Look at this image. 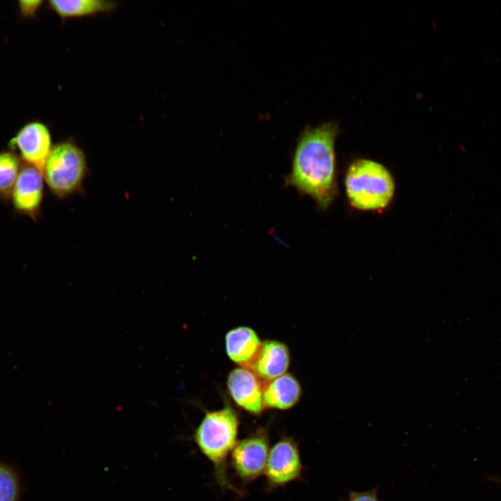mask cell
<instances>
[{"mask_svg":"<svg viewBox=\"0 0 501 501\" xmlns=\"http://www.w3.org/2000/svg\"><path fill=\"white\" fill-rule=\"evenodd\" d=\"M10 145L17 150L24 164L36 168L42 174L53 148L51 134L46 125L38 122L26 125L10 140Z\"/></svg>","mask_w":501,"mask_h":501,"instance_id":"7","label":"cell"},{"mask_svg":"<svg viewBox=\"0 0 501 501\" xmlns=\"http://www.w3.org/2000/svg\"><path fill=\"white\" fill-rule=\"evenodd\" d=\"M301 396L299 381L290 374H284L263 387L264 407L285 410L297 404Z\"/></svg>","mask_w":501,"mask_h":501,"instance_id":"12","label":"cell"},{"mask_svg":"<svg viewBox=\"0 0 501 501\" xmlns=\"http://www.w3.org/2000/svg\"><path fill=\"white\" fill-rule=\"evenodd\" d=\"M269 450V434L263 428L237 442L230 462L237 475L247 483L264 473Z\"/></svg>","mask_w":501,"mask_h":501,"instance_id":"5","label":"cell"},{"mask_svg":"<svg viewBox=\"0 0 501 501\" xmlns=\"http://www.w3.org/2000/svg\"><path fill=\"white\" fill-rule=\"evenodd\" d=\"M43 175L36 168L22 165L13 188L10 200L15 210L36 221L43 197Z\"/></svg>","mask_w":501,"mask_h":501,"instance_id":"8","label":"cell"},{"mask_svg":"<svg viewBox=\"0 0 501 501\" xmlns=\"http://www.w3.org/2000/svg\"><path fill=\"white\" fill-rule=\"evenodd\" d=\"M337 124L328 122L306 127L297 140L287 186L310 196L319 209H326L337 194L335 142Z\"/></svg>","mask_w":501,"mask_h":501,"instance_id":"1","label":"cell"},{"mask_svg":"<svg viewBox=\"0 0 501 501\" xmlns=\"http://www.w3.org/2000/svg\"><path fill=\"white\" fill-rule=\"evenodd\" d=\"M500 482H501V480H500Z\"/></svg>","mask_w":501,"mask_h":501,"instance_id":"18","label":"cell"},{"mask_svg":"<svg viewBox=\"0 0 501 501\" xmlns=\"http://www.w3.org/2000/svg\"><path fill=\"white\" fill-rule=\"evenodd\" d=\"M227 385L234 401L247 412L258 415L264 410L261 380L250 369L238 367L228 375Z\"/></svg>","mask_w":501,"mask_h":501,"instance_id":"9","label":"cell"},{"mask_svg":"<svg viewBox=\"0 0 501 501\" xmlns=\"http://www.w3.org/2000/svg\"><path fill=\"white\" fill-rule=\"evenodd\" d=\"M20 482L14 468L0 461V501H18Z\"/></svg>","mask_w":501,"mask_h":501,"instance_id":"15","label":"cell"},{"mask_svg":"<svg viewBox=\"0 0 501 501\" xmlns=\"http://www.w3.org/2000/svg\"><path fill=\"white\" fill-rule=\"evenodd\" d=\"M261 344L255 331L247 326L233 328L225 335V349L228 357L244 368H248L254 360Z\"/></svg>","mask_w":501,"mask_h":501,"instance_id":"11","label":"cell"},{"mask_svg":"<svg viewBox=\"0 0 501 501\" xmlns=\"http://www.w3.org/2000/svg\"><path fill=\"white\" fill-rule=\"evenodd\" d=\"M237 413L230 406L205 413L194 432V441L214 467L217 484L223 488L242 495L230 481L227 458L237 443L239 427Z\"/></svg>","mask_w":501,"mask_h":501,"instance_id":"2","label":"cell"},{"mask_svg":"<svg viewBox=\"0 0 501 501\" xmlns=\"http://www.w3.org/2000/svg\"><path fill=\"white\" fill-rule=\"evenodd\" d=\"M349 501H378L375 490L363 492H353L350 495Z\"/></svg>","mask_w":501,"mask_h":501,"instance_id":"17","label":"cell"},{"mask_svg":"<svg viewBox=\"0 0 501 501\" xmlns=\"http://www.w3.org/2000/svg\"><path fill=\"white\" fill-rule=\"evenodd\" d=\"M345 189L352 207L364 211L385 208L395 193V181L388 168L367 159H359L349 166Z\"/></svg>","mask_w":501,"mask_h":501,"instance_id":"3","label":"cell"},{"mask_svg":"<svg viewBox=\"0 0 501 501\" xmlns=\"http://www.w3.org/2000/svg\"><path fill=\"white\" fill-rule=\"evenodd\" d=\"M301 471L298 444L293 438L283 436L269 450L264 472L268 489L283 486L300 478Z\"/></svg>","mask_w":501,"mask_h":501,"instance_id":"6","label":"cell"},{"mask_svg":"<svg viewBox=\"0 0 501 501\" xmlns=\"http://www.w3.org/2000/svg\"><path fill=\"white\" fill-rule=\"evenodd\" d=\"M87 172L84 152L74 142L67 141L52 148L42 175L50 191L63 198L81 189Z\"/></svg>","mask_w":501,"mask_h":501,"instance_id":"4","label":"cell"},{"mask_svg":"<svg viewBox=\"0 0 501 501\" xmlns=\"http://www.w3.org/2000/svg\"><path fill=\"white\" fill-rule=\"evenodd\" d=\"M22 164L18 157L10 152H0V199H10L13 188L18 177Z\"/></svg>","mask_w":501,"mask_h":501,"instance_id":"14","label":"cell"},{"mask_svg":"<svg viewBox=\"0 0 501 501\" xmlns=\"http://www.w3.org/2000/svg\"><path fill=\"white\" fill-rule=\"evenodd\" d=\"M289 364L287 347L277 340H265L247 368L251 370L261 381L267 383L284 374Z\"/></svg>","mask_w":501,"mask_h":501,"instance_id":"10","label":"cell"},{"mask_svg":"<svg viewBox=\"0 0 501 501\" xmlns=\"http://www.w3.org/2000/svg\"><path fill=\"white\" fill-rule=\"evenodd\" d=\"M49 6L61 18H76L108 13L116 9L117 3L104 0H52Z\"/></svg>","mask_w":501,"mask_h":501,"instance_id":"13","label":"cell"},{"mask_svg":"<svg viewBox=\"0 0 501 501\" xmlns=\"http://www.w3.org/2000/svg\"><path fill=\"white\" fill-rule=\"evenodd\" d=\"M42 1H20L19 7L22 13L25 16H33L42 3Z\"/></svg>","mask_w":501,"mask_h":501,"instance_id":"16","label":"cell"}]
</instances>
